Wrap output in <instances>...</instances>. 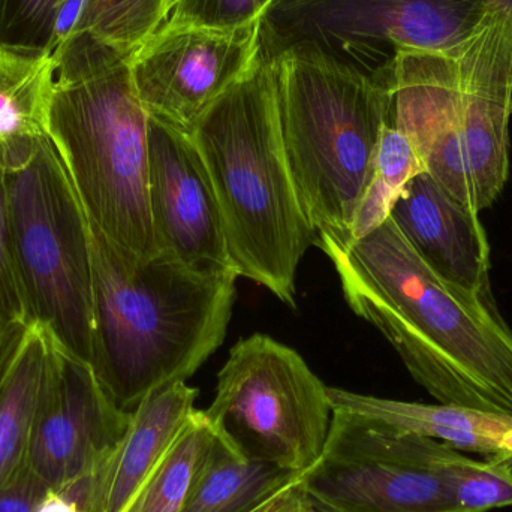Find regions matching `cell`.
I'll return each mask as SVG.
<instances>
[{
    "label": "cell",
    "instance_id": "obj_28",
    "mask_svg": "<svg viewBox=\"0 0 512 512\" xmlns=\"http://www.w3.org/2000/svg\"><path fill=\"white\" fill-rule=\"evenodd\" d=\"M30 327L15 328V330L0 333V388Z\"/></svg>",
    "mask_w": 512,
    "mask_h": 512
},
{
    "label": "cell",
    "instance_id": "obj_4",
    "mask_svg": "<svg viewBox=\"0 0 512 512\" xmlns=\"http://www.w3.org/2000/svg\"><path fill=\"white\" fill-rule=\"evenodd\" d=\"M221 210L233 270L295 306V276L315 233L286 159L271 59L251 69L192 129Z\"/></svg>",
    "mask_w": 512,
    "mask_h": 512
},
{
    "label": "cell",
    "instance_id": "obj_23",
    "mask_svg": "<svg viewBox=\"0 0 512 512\" xmlns=\"http://www.w3.org/2000/svg\"><path fill=\"white\" fill-rule=\"evenodd\" d=\"M451 512H487L512 505V465L475 460L448 447L445 453Z\"/></svg>",
    "mask_w": 512,
    "mask_h": 512
},
{
    "label": "cell",
    "instance_id": "obj_15",
    "mask_svg": "<svg viewBox=\"0 0 512 512\" xmlns=\"http://www.w3.org/2000/svg\"><path fill=\"white\" fill-rule=\"evenodd\" d=\"M197 388L171 382L132 411L125 438L101 469L89 475V512H123L158 468L195 411Z\"/></svg>",
    "mask_w": 512,
    "mask_h": 512
},
{
    "label": "cell",
    "instance_id": "obj_8",
    "mask_svg": "<svg viewBox=\"0 0 512 512\" xmlns=\"http://www.w3.org/2000/svg\"><path fill=\"white\" fill-rule=\"evenodd\" d=\"M492 8L486 0H276L261 18V51L273 60L312 45L373 75L399 50H454Z\"/></svg>",
    "mask_w": 512,
    "mask_h": 512
},
{
    "label": "cell",
    "instance_id": "obj_16",
    "mask_svg": "<svg viewBox=\"0 0 512 512\" xmlns=\"http://www.w3.org/2000/svg\"><path fill=\"white\" fill-rule=\"evenodd\" d=\"M331 411H343L394 435L441 442L462 453L512 465V418L462 406L382 399L328 387Z\"/></svg>",
    "mask_w": 512,
    "mask_h": 512
},
{
    "label": "cell",
    "instance_id": "obj_24",
    "mask_svg": "<svg viewBox=\"0 0 512 512\" xmlns=\"http://www.w3.org/2000/svg\"><path fill=\"white\" fill-rule=\"evenodd\" d=\"M65 0H0V47L50 53L54 23Z\"/></svg>",
    "mask_w": 512,
    "mask_h": 512
},
{
    "label": "cell",
    "instance_id": "obj_10",
    "mask_svg": "<svg viewBox=\"0 0 512 512\" xmlns=\"http://www.w3.org/2000/svg\"><path fill=\"white\" fill-rule=\"evenodd\" d=\"M456 132L427 173L457 201L480 215L510 174L512 15L492 8L466 41L454 48Z\"/></svg>",
    "mask_w": 512,
    "mask_h": 512
},
{
    "label": "cell",
    "instance_id": "obj_2",
    "mask_svg": "<svg viewBox=\"0 0 512 512\" xmlns=\"http://www.w3.org/2000/svg\"><path fill=\"white\" fill-rule=\"evenodd\" d=\"M92 367L111 402L132 412L152 391L188 381L227 336L237 273H203L173 256L137 261L89 222Z\"/></svg>",
    "mask_w": 512,
    "mask_h": 512
},
{
    "label": "cell",
    "instance_id": "obj_30",
    "mask_svg": "<svg viewBox=\"0 0 512 512\" xmlns=\"http://www.w3.org/2000/svg\"><path fill=\"white\" fill-rule=\"evenodd\" d=\"M300 512H336L330 510V508L322 507V505L316 504V502L310 501L306 495L301 496L300 501Z\"/></svg>",
    "mask_w": 512,
    "mask_h": 512
},
{
    "label": "cell",
    "instance_id": "obj_9",
    "mask_svg": "<svg viewBox=\"0 0 512 512\" xmlns=\"http://www.w3.org/2000/svg\"><path fill=\"white\" fill-rule=\"evenodd\" d=\"M447 448L333 411L327 444L301 487L310 501L336 512H451Z\"/></svg>",
    "mask_w": 512,
    "mask_h": 512
},
{
    "label": "cell",
    "instance_id": "obj_12",
    "mask_svg": "<svg viewBox=\"0 0 512 512\" xmlns=\"http://www.w3.org/2000/svg\"><path fill=\"white\" fill-rule=\"evenodd\" d=\"M131 414L111 402L89 364L53 340L27 468L51 490L93 474L125 438Z\"/></svg>",
    "mask_w": 512,
    "mask_h": 512
},
{
    "label": "cell",
    "instance_id": "obj_19",
    "mask_svg": "<svg viewBox=\"0 0 512 512\" xmlns=\"http://www.w3.org/2000/svg\"><path fill=\"white\" fill-rule=\"evenodd\" d=\"M53 339L32 325L0 388V489L26 466Z\"/></svg>",
    "mask_w": 512,
    "mask_h": 512
},
{
    "label": "cell",
    "instance_id": "obj_14",
    "mask_svg": "<svg viewBox=\"0 0 512 512\" xmlns=\"http://www.w3.org/2000/svg\"><path fill=\"white\" fill-rule=\"evenodd\" d=\"M390 219L447 282L475 294H492L490 245L480 215L457 203L427 171L405 186Z\"/></svg>",
    "mask_w": 512,
    "mask_h": 512
},
{
    "label": "cell",
    "instance_id": "obj_27",
    "mask_svg": "<svg viewBox=\"0 0 512 512\" xmlns=\"http://www.w3.org/2000/svg\"><path fill=\"white\" fill-rule=\"evenodd\" d=\"M50 490L26 465L0 489V512H36Z\"/></svg>",
    "mask_w": 512,
    "mask_h": 512
},
{
    "label": "cell",
    "instance_id": "obj_13",
    "mask_svg": "<svg viewBox=\"0 0 512 512\" xmlns=\"http://www.w3.org/2000/svg\"><path fill=\"white\" fill-rule=\"evenodd\" d=\"M149 201L159 254L203 273L234 271L215 189L194 140L152 116Z\"/></svg>",
    "mask_w": 512,
    "mask_h": 512
},
{
    "label": "cell",
    "instance_id": "obj_22",
    "mask_svg": "<svg viewBox=\"0 0 512 512\" xmlns=\"http://www.w3.org/2000/svg\"><path fill=\"white\" fill-rule=\"evenodd\" d=\"M423 171L412 141L388 123L379 141L375 174L352 221L351 240L363 239L387 222L405 186Z\"/></svg>",
    "mask_w": 512,
    "mask_h": 512
},
{
    "label": "cell",
    "instance_id": "obj_20",
    "mask_svg": "<svg viewBox=\"0 0 512 512\" xmlns=\"http://www.w3.org/2000/svg\"><path fill=\"white\" fill-rule=\"evenodd\" d=\"M174 0H65L50 53L74 35H90L129 59L164 26Z\"/></svg>",
    "mask_w": 512,
    "mask_h": 512
},
{
    "label": "cell",
    "instance_id": "obj_17",
    "mask_svg": "<svg viewBox=\"0 0 512 512\" xmlns=\"http://www.w3.org/2000/svg\"><path fill=\"white\" fill-rule=\"evenodd\" d=\"M56 80L53 54L0 47V167H26L48 140Z\"/></svg>",
    "mask_w": 512,
    "mask_h": 512
},
{
    "label": "cell",
    "instance_id": "obj_11",
    "mask_svg": "<svg viewBox=\"0 0 512 512\" xmlns=\"http://www.w3.org/2000/svg\"><path fill=\"white\" fill-rule=\"evenodd\" d=\"M261 21L239 29L162 26L132 57L131 75L149 116L191 134L204 113L261 53Z\"/></svg>",
    "mask_w": 512,
    "mask_h": 512
},
{
    "label": "cell",
    "instance_id": "obj_31",
    "mask_svg": "<svg viewBox=\"0 0 512 512\" xmlns=\"http://www.w3.org/2000/svg\"><path fill=\"white\" fill-rule=\"evenodd\" d=\"M78 512H83V511H78Z\"/></svg>",
    "mask_w": 512,
    "mask_h": 512
},
{
    "label": "cell",
    "instance_id": "obj_1",
    "mask_svg": "<svg viewBox=\"0 0 512 512\" xmlns=\"http://www.w3.org/2000/svg\"><path fill=\"white\" fill-rule=\"evenodd\" d=\"M343 295L439 403L512 418V331L493 294L439 276L391 219L339 246L316 239Z\"/></svg>",
    "mask_w": 512,
    "mask_h": 512
},
{
    "label": "cell",
    "instance_id": "obj_26",
    "mask_svg": "<svg viewBox=\"0 0 512 512\" xmlns=\"http://www.w3.org/2000/svg\"><path fill=\"white\" fill-rule=\"evenodd\" d=\"M276 0H174L165 26L230 30L261 21Z\"/></svg>",
    "mask_w": 512,
    "mask_h": 512
},
{
    "label": "cell",
    "instance_id": "obj_21",
    "mask_svg": "<svg viewBox=\"0 0 512 512\" xmlns=\"http://www.w3.org/2000/svg\"><path fill=\"white\" fill-rule=\"evenodd\" d=\"M215 436L204 411L195 409L167 456L123 512L182 511Z\"/></svg>",
    "mask_w": 512,
    "mask_h": 512
},
{
    "label": "cell",
    "instance_id": "obj_25",
    "mask_svg": "<svg viewBox=\"0 0 512 512\" xmlns=\"http://www.w3.org/2000/svg\"><path fill=\"white\" fill-rule=\"evenodd\" d=\"M30 325L33 324L15 261L9 213L8 174L0 167V333Z\"/></svg>",
    "mask_w": 512,
    "mask_h": 512
},
{
    "label": "cell",
    "instance_id": "obj_5",
    "mask_svg": "<svg viewBox=\"0 0 512 512\" xmlns=\"http://www.w3.org/2000/svg\"><path fill=\"white\" fill-rule=\"evenodd\" d=\"M271 62L283 146L304 215L316 239L348 245L390 123L384 69L370 75L312 45L289 48Z\"/></svg>",
    "mask_w": 512,
    "mask_h": 512
},
{
    "label": "cell",
    "instance_id": "obj_18",
    "mask_svg": "<svg viewBox=\"0 0 512 512\" xmlns=\"http://www.w3.org/2000/svg\"><path fill=\"white\" fill-rule=\"evenodd\" d=\"M306 472L248 459L216 433L180 512H255Z\"/></svg>",
    "mask_w": 512,
    "mask_h": 512
},
{
    "label": "cell",
    "instance_id": "obj_7",
    "mask_svg": "<svg viewBox=\"0 0 512 512\" xmlns=\"http://www.w3.org/2000/svg\"><path fill=\"white\" fill-rule=\"evenodd\" d=\"M204 414L248 459L306 472L324 451L333 411L328 387L294 349L252 334L231 349Z\"/></svg>",
    "mask_w": 512,
    "mask_h": 512
},
{
    "label": "cell",
    "instance_id": "obj_6",
    "mask_svg": "<svg viewBox=\"0 0 512 512\" xmlns=\"http://www.w3.org/2000/svg\"><path fill=\"white\" fill-rule=\"evenodd\" d=\"M15 261L33 325L89 364L93 276L89 221L50 138L8 174Z\"/></svg>",
    "mask_w": 512,
    "mask_h": 512
},
{
    "label": "cell",
    "instance_id": "obj_3",
    "mask_svg": "<svg viewBox=\"0 0 512 512\" xmlns=\"http://www.w3.org/2000/svg\"><path fill=\"white\" fill-rule=\"evenodd\" d=\"M48 137L87 221L123 255H159L149 201V113L131 59L90 35L53 50Z\"/></svg>",
    "mask_w": 512,
    "mask_h": 512
},
{
    "label": "cell",
    "instance_id": "obj_29",
    "mask_svg": "<svg viewBox=\"0 0 512 512\" xmlns=\"http://www.w3.org/2000/svg\"><path fill=\"white\" fill-rule=\"evenodd\" d=\"M77 505L69 501L62 493L50 490L48 495L42 499L36 512H78Z\"/></svg>",
    "mask_w": 512,
    "mask_h": 512
}]
</instances>
